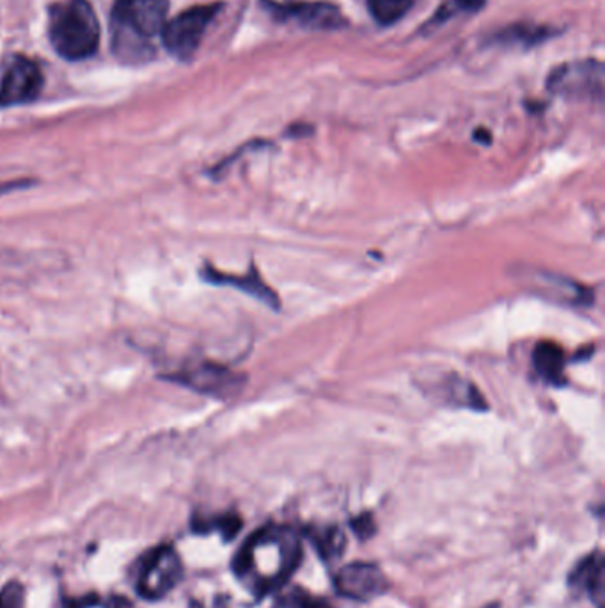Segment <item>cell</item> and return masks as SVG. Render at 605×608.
<instances>
[{
  "label": "cell",
  "instance_id": "cell-1",
  "mask_svg": "<svg viewBox=\"0 0 605 608\" xmlns=\"http://www.w3.org/2000/svg\"><path fill=\"white\" fill-rule=\"evenodd\" d=\"M302 559V539L293 527L269 525L256 530L234 559V575L249 592L263 598L290 580Z\"/></svg>",
  "mask_w": 605,
  "mask_h": 608
},
{
  "label": "cell",
  "instance_id": "cell-2",
  "mask_svg": "<svg viewBox=\"0 0 605 608\" xmlns=\"http://www.w3.org/2000/svg\"><path fill=\"white\" fill-rule=\"evenodd\" d=\"M169 0H115L112 50L124 62L141 61L151 52L150 40L168 22Z\"/></svg>",
  "mask_w": 605,
  "mask_h": 608
},
{
  "label": "cell",
  "instance_id": "cell-3",
  "mask_svg": "<svg viewBox=\"0 0 605 608\" xmlns=\"http://www.w3.org/2000/svg\"><path fill=\"white\" fill-rule=\"evenodd\" d=\"M49 38L68 61L93 58L100 47V20L89 0H67L50 8Z\"/></svg>",
  "mask_w": 605,
  "mask_h": 608
},
{
  "label": "cell",
  "instance_id": "cell-4",
  "mask_svg": "<svg viewBox=\"0 0 605 608\" xmlns=\"http://www.w3.org/2000/svg\"><path fill=\"white\" fill-rule=\"evenodd\" d=\"M221 2L215 4L194 6L183 13L165 22L164 29L160 32L165 50L177 59L189 61L200 49L201 41L206 34L208 27L215 20L221 11Z\"/></svg>",
  "mask_w": 605,
  "mask_h": 608
},
{
  "label": "cell",
  "instance_id": "cell-5",
  "mask_svg": "<svg viewBox=\"0 0 605 608\" xmlns=\"http://www.w3.org/2000/svg\"><path fill=\"white\" fill-rule=\"evenodd\" d=\"M548 91L575 100H602L604 64L595 59L565 62L547 77Z\"/></svg>",
  "mask_w": 605,
  "mask_h": 608
},
{
  "label": "cell",
  "instance_id": "cell-6",
  "mask_svg": "<svg viewBox=\"0 0 605 608\" xmlns=\"http://www.w3.org/2000/svg\"><path fill=\"white\" fill-rule=\"evenodd\" d=\"M171 381L216 399H230L245 387L243 373L233 372L210 361L189 365L185 369L178 370L171 376Z\"/></svg>",
  "mask_w": 605,
  "mask_h": 608
},
{
  "label": "cell",
  "instance_id": "cell-7",
  "mask_svg": "<svg viewBox=\"0 0 605 608\" xmlns=\"http://www.w3.org/2000/svg\"><path fill=\"white\" fill-rule=\"evenodd\" d=\"M183 577L182 560L174 548L160 547L151 551L139 574L138 591L147 600H162Z\"/></svg>",
  "mask_w": 605,
  "mask_h": 608
},
{
  "label": "cell",
  "instance_id": "cell-8",
  "mask_svg": "<svg viewBox=\"0 0 605 608\" xmlns=\"http://www.w3.org/2000/svg\"><path fill=\"white\" fill-rule=\"evenodd\" d=\"M278 20L295 23L310 31H337L346 26V18L337 6L329 2H266Z\"/></svg>",
  "mask_w": 605,
  "mask_h": 608
},
{
  "label": "cell",
  "instance_id": "cell-9",
  "mask_svg": "<svg viewBox=\"0 0 605 608\" xmlns=\"http://www.w3.org/2000/svg\"><path fill=\"white\" fill-rule=\"evenodd\" d=\"M44 79L32 59L17 56L0 80V107L26 106L43 91Z\"/></svg>",
  "mask_w": 605,
  "mask_h": 608
},
{
  "label": "cell",
  "instance_id": "cell-10",
  "mask_svg": "<svg viewBox=\"0 0 605 608\" xmlns=\"http://www.w3.org/2000/svg\"><path fill=\"white\" fill-rule=\"evenodd\" d=\"M334 587L343 598L354 601L375 600L390 589V580L379 566L352 562L337 571Z\"/></svg>",
  "mask_w": 605,
  "mask_h": 608
},
{
  "label": "cell",
  "instance_id": "cell-11",
  "mask_svg": "<svg viewBox=\"0 0 605 608\" xmlns=\"http://www.w3.org/2000/svg\"><path fill=\"white\" fill-rule=\"evenodd\" d=\"M524 278L530 281L535 292L542 293L551 301L572 305V307H589V302H593L592 290L566 276L535 269L531 275H524Z\"/></svg>",
  "mask_w": 605,
  "mask_h": 608
},
{
  "label": "cell",
  "instance_id": "cell-12",
  "mask_svg": "<svg viewBox=\"0 0 605 608\" xmlns=\"http://www.w3.org/2000/svg\"><path fill=\"white\" fill-rule=\"evenodd\" d=\"M203 278L210 283L228 285V287L242 290L252 298H256L258 301L265 302L266 307L274 308V310L281 308L278 293L270 289L265 281L261 280L260 275L254 271V267L249 269L248 275L243 276L222 275V272L215 271L213 267H206L203 271Z\"/></svg>",
  "mask_w": 605,
  "mask_h": 608
},
{
  "label": "cell",
  "instance_id": "cell-13",
  "mask_svg": "<svg viewBox=\"0 0 605 608\" xmlns=\"http://www.w3.org/2000/svg\"><path fill=\"white\" fill-rule=\"evenodd\" d=\"M571 586L577 587V591L588 592L598 608L602 607L605 592L604 578V557L601 551H595L592 556L581 560L579 566H575L574 574L571 577Z\"/></svg>",
  "mask_w": 605,
  "mask_h": 608
},
{
  "label": "cell",
  "instance_id": "cell-14",
  "mask_svg": "<svg viewBox=\"0 0 605 608\" xmlns=\"http://www.w3.org/2000/svg\"><path fill=\"white\" fill-rule=\"evenodd\" d=\"M533 363H535L536 372L548 382H553L556 387H562L565 382L563 379L565 356H563L562 349L554 343H540L533 352Z\"/></svg>",
  "mask_w": 605,
  "mask_h": 608
},
{
  "label": "cell",
  "instance_id": "cell-15",
  "mask_svg": "<svg viewBox=\"0 0 605 608\" xmlns=\"http://www.w3.org/2000/svg\"><path fill=\"white\" fill-rule=\"evenodd\" d=\"M553 34L551 27L521 23V26L508 27L500 34H495L494 43L508 44V47H512V44L513 47H535V44L544 43Z\"/></svg>",
  "mask_w": 605,
  "mask_h": 608
},
{
  "label": "cell",
  "instance_id": "cell-16",
  "mask_svg": "<svg viewBox=\"0 0 605 608\" xmlns=\"http://www.w3.org/2000/svg\"><path fill=\"white\" fill-rule=\"evenodd\" d=\"M370 13L381 26H393L411 11L415 0H366Z\"/></svg>",
  "mask_w": 605,
  "mask_h": 608
},
{
  "label": "cell",
  "instance_id": "cell-17",
  "mask_svg": "<svg viewBox=\"0 0 605 608\" xmlns=\"http://www.w3.org/2000/svg\"><path fill=\"white\" fill-rule=\"evenodd\" d=\"M310 539L323 559H336L341 556V551L345 550V534L337 527L311 530Z\"/></svg>",
  "mask_w": 605,
  "mask_h": 608
},
{
  "label": "cell",
  "instance_id": "cell-18",
  "mask_svg": "<svg viewBox=\"0 0 605 608\" xmlns=\"http://www.w3.org/2000/svg\"><path fill=\"white\" fill-rule=\"evenodd\" d=\"M486 0H447L441 8L435 11L432 20L426 23V27L433 29L435 26H442V23L447 22L451 18L458 17V14L464 13H477L480 9L485 6Z\"/></svg>",
  "mask_w": 605,
  "mask_h": 608
},
{
  "label": "cell",
  "instance_id": "cell-19",
  "mask_svg": "<svg viewBox=\"0 0 605 608\" xmlns=\"http://www.w3.org/2000/svg\"><path fill=\"white\" fill-rule=\"evenodd\" d=\"M279 608H331L322 600H316L310 592L302 589H293L288 592L283 600L279 601Z\"/></svg>",
  "mask_w": 605,
  "mask_h": 608
},
{
  "label": "cell",
  "instance_id": "cell-20",
  "mask_svg": "<svg viewBox=\"0 0 605 608\" xmlns=\"http://www.w3.org/2000/svg\"><path fill=\"white\" fill-rule=\"evenodd\" d=\"M26 604V591L18 582H9L0 591V608H23Z\"/></svg>",
  "mask_w": 605,
  "mask_h": 608
},
{
  "label": "cell",
  "instance_id": "cell-21",
  "mask_svg": "<svg viewBox=\"0 0 605 608\" xmlns=\"http://www.w3.org/2000/svg\"><path fill=\"white\" fill-rule=\"evenodd\" d=\"M352 527H354L359 538H367V536H372V534L375 532V524L372 521V516L367 515L361 516L359 520H355L354 524H352Z\"/></svg>",
  "mask_w": 605,
  "mask_h": 608
},
{
  "label": "cell",
  "instance_id": "cell-22",
  "mask_svg": "<svg viewBox=\"0 0 605 608\" xmlns=\"http://www.w3.org/2000/svg\"><path fill=\"white\" fill-rule=\"evenodd\" d=\"M75 608H115L111 605L102 604V601H84V604L77 605Z\"/></svg>",
  "mask_w": 605,
  "mask_h": 608
}]
</instances>
